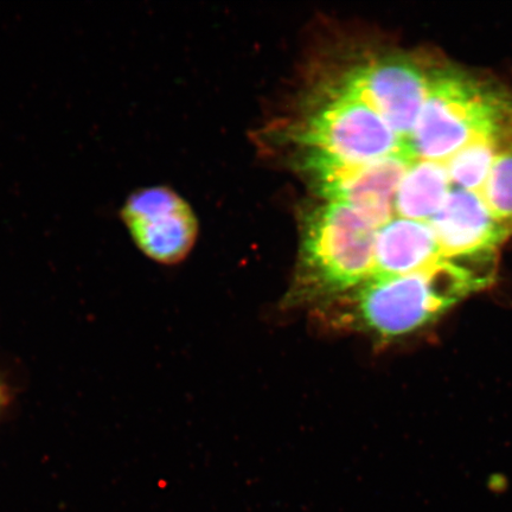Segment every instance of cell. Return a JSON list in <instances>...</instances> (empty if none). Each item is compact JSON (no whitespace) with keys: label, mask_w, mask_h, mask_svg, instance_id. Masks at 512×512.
Masks as SVG:
<instances>
[{"label":"cell","mask_w":512,"mask_h":512,"mask_svg":"<svg viewBox=\"0 0 512 512\" xmlns=\"http://www.w3.org/2000/svg\"><path fill=\"white\" fill-rule=\"evenodd\" d=\"M121 216L136 245L159 264L182 261L197 238L194 214L170 189L155 187L134 192Z\"/></svg>","instance_id":"cell-7"},{"label":"cell","mask_w":512,"mask_h":512,"mask_svg":"<svg viewBox=\"0 0 512 512\" xmlns=\"http://www.w3.org/2000/svg\"><path fill=\"white\" fill-rule=\"evenodd\" d=\"M297 136L307 152L319 153L349 166L369 164L402 153L414 157L405 140L379 113L337 85L329 87L326 100L300 126Z\"/></svg>","instance_id":"cell-4"},{"label":"cell","mask_w":512,"mask_h":512,"mask_svg":"<svg viewBox=\"0 0 512 512\" xmlns=\"http://www.w3.org/2000/svg\"><path fill=\"white\" fill-rule=\"evenodd\" d=\"M445 259L430 223L395 217L377 229L371 278L425 271Z\"/></svg>","instance_id":"cell-9"},{"label":"cell","mask_w":512,"mask_h":512,"mask_svg":"<svg viewBox=\"0 0 512 512\" xmlns=\"http://www.w3.org/2000/svg\"><path fill=\"white\" fill-rule=\"evenodd\" d=\"M446 258L494 254L511 226L499 221L478 192L453 189L428 222Z\"/></svg>","instance_id":"cell-8"},{"label":"cell","mask_w":512,"mask_h":512,"mask_svg":"<svg viewBox=\"0 0 512 512\" xmlns=\"http://www.w3.org/2000/svg\"><path fill=\"white\" fill-rule=\"evenodd\" d=\"M415 160L412 155L402 153L369 164L349 166L307 152L302 169L313 188L326 200L348 204L379 229L392 220L396 190Z\"/></svg>","instance_id":"cell-5"},{"label":"cell","mask_w":512,"mask_h":512,"mask_svg":"<svg viewBox=\"0 0 512 512\" xmlns=\"http://www.w3.org/2000/svg\"><path fill=\"white\" fill-rule=\"evenodd\" d=\"M337 86L366 102L408 144L427 98L430 74L408 59L386 57L350 70Z\"/></svg>","instance_id":"cell-6"},{"label":"cell","mask_w":512,"mask_h":512,"mask_svg":"<svg viewBox=\"0 0 512 512\" xmlns=\"http://www.w3.org/2000/svg\"><path fill=\"white\" fill-rule=\"evenodd\" d=\"M511 117L502 95L454 70H434L408 146L416 159L445 163L480 138L512 142Z\"/></svg>","instance_id":"cell-3"},{"label":"cell","mask_w":512,"mask_h":512,"mask_svg":"<svg viewBox=\"0 0 512 512\" xmlns=\"http://www.w3.org/2000/svg\"><path fill=\"white\" fill-rule=\"evenodd\" d=\"M479 195L499 221L512 227V143L498 152Z\"/></svg>","instance_id":"cell-12"},{"label":"cell","mask_w":512,"mask_h":512,"mask_svg":"<svg viewBox=\"0 0 512 512\" xmlns=\"http://www.w3.org/2000/svg\"><path fill=\"white\" fill-rule=\"evenodd\" d=\"M503 147L504 144L494 138H480L467 144L444 163L450 181L460 189L479 194Z\"/></svg>","instance_id":"cell-11"},{"label":"cell","mask_w":512,"mask_h":512,"mask_svg":"<svg viewBox=\"0 0 512 512\" xmlns=\"http://www.w3.org/2000/svg\"><path fill=\"white\" fill-rule=\"evenodd\" d=\"M492 255L446 258L425 271L371 278L317 307L319 322L330 330L363 332L382 341L406 336L489 285Z\"/></svg>","instance_id":"cell-1"},{"label":"cell","mask_w":512,"mask_h":512,"mask_svg":"<svg viewBox=\"0 0 512 512\" xmlns=\"http://www.w3.org/2000/svg\"><path fill=\"white\" fill-rule=\"evenodd\" d=\"M2 401H3V394H2V389H0V405H2Z\"/></svg>","instance_id":"cell-13"},{"label":"cell","mask_w":512,"mask_h":512,"mask_svg":"<svg viewBox=\"0 0 512 512\" xmlns=\"http://www.w3.org/2000/svg\"><path fill=\"white\" fill-rule=\"evenodd\" d=\"M377 228L342 202L305 219L299 259L283 309H316L366 283L374 270Z\"/></svg>","instance_id":"cell-2"},{"label":"cell","mask_w":512,"mask_h":512,"mask_svg":"<svg viewBox=\"0 0 512 512\" xmlns=\"http://www.w3.org/2000/svg\"><path fill=\"white\" fill-rule=\"evenodd\" d=\"M444 163L416 159L401 179L394 197V211L402 219L430 222L450 192Z\"/></svg>","instance_id":"cell-10"}]
</instances>
